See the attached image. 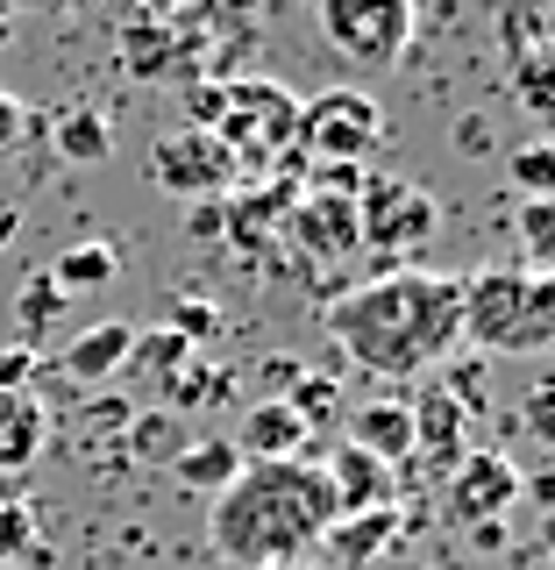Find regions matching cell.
Here are the masks:
<instances>
[{
    "instance_id": "cell-1",
    "label": "cell",
    "mask_w": 555,
    "mask_h": 570,
    "mask_svg": "<svg viewBox=\"0 0 555 570\" xmlns=\"http://www.w3.org/2000/svg\"><path fill=\"white\" fill-rule=\"evenodd\" d=\"M328 335L343 343V356L370 379H420V371L449 364V350L463 343V285L449 272H378L364 285L328 299Z\"/></svg>"
},
{
    "instance_id": "cell-30",
    "label": "cell",
    "mask_w": 555,
    "mask_h": 570,
    "mask_svg": "<svg viewBox=\"0 0 555 570\" xmlns=\"http://www.w3.org/2000/svg\"><path fill=\"white\" fill-rule=\"evenodd\" d=\"M136 450H142V456H157V450H171V456H178L186 442L171 435V421H142V428H136Z\"/></svg>"
},
{
    "instance_id": "cell-3",
    "label": "cell",
    "mask_w": 555,
    "mask_h": 570,
    "mask_svg": "<svg viewBox=\"0 0 555 570\" xmlns=\"http://www.w3.org/2000/svg\"><path fill=\"white\" fill-rule=\"evenodd\" d=\"M463 285V343L492 356H534L555 343V278L527 264H485Z\"/></svg>"
},
{
    "instance_id": "cell-34",
    "label": "cell",
    "mask_w": 555,
    "mask_h": 570,
    "mask_svg": "<svg viewBox=\"0 0 555 570\" xmlns=\"http://www.w3.org/2000/svg\"><path fill=\"white\" fill-rule=\"evenodd\" d=\"M50 8H86V0H50Z\"/></svg>"
},
{
    "instance_id": "cell-20",
    "label": "cell",
    "mask_w": 555,
    "mask_h": 570,
    "mask_svg": "<svg viewBox=\"0 0 555 570\" xmlns=\"http://www.w3.org/2000/svg\"><path fill=\"white\" fill-rule=\"evenodd\" d=\"M121 272V257H115V243H71L58 264H50V278H58V293L65 299H79V293H100V285H115Z\"/></svg>"
},
{
    "instance_id": "cell-33",
    "label": "cell",
    "mask_w": 555,
    "mask_h": 570,
    "mask_svg": "<svg viewBox=\"0 0 555 570\" xmlns=\"http://www.w3.org/2000/svg\"><path fill=\"white\" fill-rule=\"evenodd\" d=\"M0 8H43V0H0Z\"/></svg>"
},
{
    "instance_id": "cell-31",
    "label": "cell",
    "mask_w": 555,
    "mask_h": 570,
    "mask_svg": "<svg viewBox=\"0 0 555 570\" xmlns=\"http://www.w3.org/2000/svg\"><path fill=\"white\" fill-rule=\"evenodd\" d=\"M548 400H555V385H534L527 392V428H534V435H548Z\"/></svg>"
},
{
    "instance_id": "cell-29",
    "label": "cell",
    "mask_w": 555,
    "mask_h": 570,
    "mask_svg": "<svg viewBox=\"0 0 555 570\" xmlns=\"http://www.w3.org/2000/svg\"><path fill=\"white\" fill-rule=\"evenodd\" d=\"M513 186H521L527 200H548V186H555V157H548V142H527V150H513Z\"/></svg>"
},
{
    "instance_id": "cell-27",
    "label": "cell",
    "mask_w": 555,
    "mask_h": 570,
    "mask_svg": "<svg viewBox=\"0 0 555 570\" xmlns=\"http://www.w3.org/2000/svg\"><path fill=\"white\" fill-rule=\"evenodd\" d=\"M29 549H36V507L0 499V563H22Z\"/></svg>"
},
{
    "instance_id": "cell-5",
    "label": "cell",
    "mask_w": 555,
    "mask_h": 570,
    "mask_svg": "<svg viewBox=\"0 0 555 570\" xmlns=\"http://www.w3.org/2000/svg\"><path fill=\"white\" fill-rule=\"evenodd\" d=\"M320 43L356 71H392L414 43V0H314Z\"/></svg>"
},
{
    "instance_id": "cell-21",
    "label": "cell",
    "mask_w": 555,
    "mask_h": 570,
    "mask_svg": "<svg viewBox=\"0 0 555 570\" xmlns=\"http://www.w3.org/2000/svg\"><path fill=\"white\" fill-rule=\"evenodd\" d=\"M285 406H293L299 428L314 435V428H328L335 414H343V385H335V379H320V371H299V379L285 385Z\"/></svg>"
},
{
    "instance_id": "cell-22",
    "label": "cell",
    "mask_w": 555,
    "mask_h": 570,
    "mask_svg": "<svg viewBox=\"0 0 555 570\" xmlns=\"http://www.w3.org/2000/svg\"><path fill=\"white\" fill-rule=\"evenodd\" d=\"M192 356H200V350H192L186 335H171V328H150V335H136V343H129V364H136V371H150L157 385H165L178 364H192Z\"/></svg>"
},
{
    "instance_id": "cell-32",
    "label": "cell",
    "mask_w": 555,
    "mask_h": 570,
    "mask_svg": "<svg viewBox=\"0 0 555 570\" xmlns=\"http://www.w3.org/2000/svg\"><path fill=\"white\" fill-rule=\"evenodd\" d=\"M14 243V214H0V249H8Z\"/></svg>"
},
{
    "instance_id": "cell-17",
    "label": "cell",
    "mask_w": 555,
    "mask_h": 570,
    "mask_svg": "<svg viewBox=\"0 0 555 570\" xmlns=\"http://www.w3.org/2000/svg\"><path fill=\"white\" fill-rule=\"evenodd\" d=\"M171 478H178L186 492L221 499V492L242 478V450H236V442H221V435H214V442H186V450L171 456Z\"/></svg>"
},
{
    "instance_id": "cell-12",
    "label": "cell",
    "mask_w": 555,
    "mask_h": 570,
    "mask_svg": "<svg viewBox=\"0 0 555 570\" xmlns=\"http://www.w3.org/2000/svg\"><path fill=\"white\" fill-rule=\"evenodd\" d=\"M406 406H414V456H427L435 471H442V463H456L463 450H470V442H463V435H470V406H463V400H456V392L442 385V379L427 385V392H414Z\"/></svg>"
},
{
    "instance_id": "cell-2",
    "label": "cell",
    "mask_w": 555,
    "mask_h": 570,
    "mask_svg": "<svg viewBox=\"0 0 555 570\" xmlns=\"http://www.w3.org/2000/svg\"><path fill=\"white\" fill-rule=\"evenodd\" d=\"M328 521H335V492L320 478V463L307 456L242 463V478L207 513V542L236 570H285L328 534Z\"/></svg>"
},
{
    "instance_id": "cell-7",
    "label": "cell",
    "mask_w": 555,
    "mask_h": 570,
    "mask_svg": "<svg viewBox=\"0 0 555 570\" xmlns=\"http://www.w3.org/2000/svg\"><path fill=\"white\" fill-rule=\"evenodd\" d=\"M435 228H442V200L427 186H414V178H385V171L364 178V193H356V236H364V249L406 257V249H420Z\"/></svg>"
},
{
    "instance_id": "cell-19",
    "label": "cell",
    "mask_w": 555,
    "mask_h": 570,
    "mask_svg": "<svg viewBox=\"0 0 555 570\" xmlns=\"http://www.w3.org/2000/svg\"><path fill=\"white\" fill-rule=\"evenodd\" d=\"M320 542L343 557V570H370V557L392 542V507L385 513H343V521H328V534Z\"/></svg>"
},
{
    "instance_id": "cell-4",
    "label": "cell",
    "mask_w": 555,
    "mask_h": 570,
    "mask_svg": "<svg viewBox=\"0 0 555 570\" xmlns=\"http://www.w3.org/2000/svg\"><path fill=\"white\" fill-rule=\"evenodd\" d=\"M214 136L228 142L242 178H299V100L271 79H228Z\"/></svg>"
},
{
    "instance_id": "cell-8",
    "label": "cell",
    "mask_w": 555,
    "mask_h": 570,
    "mask_svg": "<svg viewBox=\"0 0 555 570\" xmlns=\"http://www.w3.org/2000/svg\"><path fill=\"white\" fill-rule=\"evenodd\" d=\"M150 178H157L165 193H178V200H221V193L242 186L228 142L214 136V129H192V121H186V129H171V136H157Z\"/></svg>"
},
{
    "instance_id": "cell-13",
    "label": "cell",
    "mask_w": 555,
    "mask_h": 570,
    "mask_svg": "<svg viewBox=\"0 0 555 570\" xmlns=\"http://www.w3.org/2000/svg\"><path fill=\"white\" fill-rule=\"evenodd\" d=\"M236 450H242V463H285V456L307 450V428H299V414H293L285 400H257V406L242 414Z\"/></svg>"
},
{
    "instance_id": "cell-18",
    "label": "cell",
    "mask_w": 555,
    "mask_h": 570,
    "mask_svg": "<svg viewBox=\"0 0 555 570\" xmlns=\"http://www.w3.org/2000/svg\"><path fill=\"white\" fill-rule=\"evenodd\" d=\"M50 142H58L65 165H107V150H115V129H107L93 107H58V121H50Z\"/></svg>"
},
{
    "instance_id": "cell-24",
    "label": "cell",
    "mask_w": 555,
    "mask_h": 570,
    "mask_svg": "<svg viewBox=\"0 0 555 570\" xmlns=\"http://www.w3.org/2000/svg\"><path fill=\"white\" fill-rule=\"evenodd\" d=\"M65 307H71V299L58 293V278H50V272H29L22 293H14V321H22V328H43V321H58Z\"/></svg>"
},
{
    "instance_id": "cell-16",
    "label": "cell",
    "mask_w": 555,
    "mask_h": 570,
    "mask_svg": "<svg viewBox=\"0 0 555 570\" xmlns=\"http://www.w3.org/2000/svg\"><path fill=\"white\" fill-rule=\"evenodd\" d=\"M129 343H136L129 321H100V328L71 335L65 343V379L100 385V379H115V371H129Z\"/></svg>"
},
{
    "instance_id": "cell-23",
    "label": "cell",
    "mask_w": 555,
    "mask_h": 570,
    "mask_svg": "<svg viewBox=\"0 0 555 570\" xmlns=\"http://www.w3.org/2000/svg\"><path fill=\"white\" fill-rule=\"evenodd\" d=\"M121 65H129V79H157V71L171 65V36H165V29L150 36V22L121 29Z\"/></svg>"
},
{
    "instance_id": "cell-6",
    "label": "cell",
    "mask_w": 555,
    "mask_h": 570,
    "mask_svg": "<svg viewBox=\"0 0 555 570\" xmlns=\"http://www.w3.org/2000/svg\"><path fill=\"white\" fill-rule=\"evenodd\" d=\"M385 136V115L356 86H328V94L299 100V157L307 165H364Z\"/></svg>"
},
{
    "instance_id": "cell-9",
    "label": "cell",
    "mask_w": 555,
    "mask_h": 570,
    "mask_svg": "<svg viewBox=\"0 0 555 570\" xmlns=\"http://www.w3.org/2000/svg\"><path fill=\"white\" fill-rule=\"evenodd\" d=\"M278 243H293L307 264H343L349 249H364V236H356V200H343V193H293V207H285L278 222Z\"/></svg>"
},
{
    "instance_id": "cell-10",
    "label": "cell",
    "mask_w": 555,
    "mask_h": 570,
    "mask_svg": "<svg viewBox=\"0 0 555 570\" xmlns=\"http://www.w3.org/2000/svg\"><path fill=\"white\" fill-rule=\"evenodd\" d=\"M521 499V463L498 456V450H463L449 463V521L463 528H485L506 521V507Z\"/></svg>"
},
{
    "instance_id": "cell-25",
    "label": "cell",
    "mask_w": 555,
    "mask_h": 570,
    "mask_svg": "<svg viewBox=\"0 0 555 570\" xmlns=\"http://www.w3.org/2000/svg\"><path fill=\"white\" fill-rule=\"evenodd\" d=\"M171 335H186L192 350L214 343V335H221V307H214V299H200V293H178V299H171Z\"/></svg>"
},
{
    "instance_id": "cell-15",
    "label": "cell",
    "mask_w": 555,
    "mask_h": 570,
    "mask_svg": "<svg viewBox=\"0 0 555 570\" xmlns=\"http://www.w3.org/2000/svg\"><path fill=\"white\" fill-rule=\"evenodd\" d=\"M50 442V406L36 392H0V471H29Z\"/></svg>"
},
{
    "instance_id": "cell-26",
    "label": "cell",
    "mask_w": 555,
    "mask_h": 570,
    "mask_svg": "<svg viewBox=\"0 0 555 570\" xmlns=\"http://www.w3.org/2000/svg\"><path fill=\"white\" fill-rule=\"evenodd\" d=\"M521 249H527V272H548V249H555V207L548 200H527L521 207Z\"/></svg>"
},
{
    "instance_id": "cell-28",
    "label": "cell",
    "mask_w": 555,
    "mask_h": 570,
    "mask_svg": "<svg viewBox=\"0 0 555 570\" xmlns=\"http://www.w3.org/2000/svg\"><path fill=\"white\" fill-rule=\"evenodd\" d=\"M29 142H43V121H36L14 94H0V157H22Z\"/></svg>"
},
{
    "instance_id": "cell-11",
    "label": "cell",
    "mask_w": 555,
    "mask_h": 570,
    "mask_svg": "<svg viewBox=\"0 0 555 570\" xmlns=\"http://www.w3.org/2000/svg\"><path fill=\"white\" fill-rule=\"evenodd\" d=\"M320 478H328V492H335V521H343V513H385L392 507V463H378L370 450H356V442H335L328 463H320Z\"/></svg>"
},
{
    "instance_id": "cell-14",
    "label": "cell",
    "mask_w": 555,
    "mask_h": 570,
    "mask_svg": "<svg viewBox=\"0 0 555 570\" xmlns=\"http://www.w3.org/2000/svg\"><path fill=\"white\" fill-rule=\"evenodd\" d=\"M349 442L399 471V463L414 456V406H406V400H364L356 421H349Z\"/></svg>"
}]
</instances>
